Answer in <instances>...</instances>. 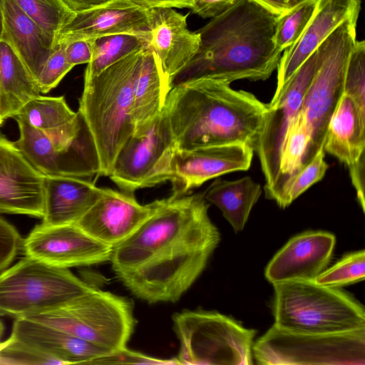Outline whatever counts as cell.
I'll return each mask as SVG.
<instances>
[{"mask_svg":"<svg viewBox=\"0 0 365 365\" xmlns=\"http://www.w3.org/2000/svg\"><path fill=\"white\" fill-rule=\"evenodd\" d=\"M279 16L254 0H237L197 31L198 50L170 88L203 78L232 83L269 78L282 56L274 44Z\"/></svg>","mask_w":365,"mask_h":365,"instance_id":"cell-1","label":"cell"},{"mask_svg":"<svg viewBox=\"0 0 365 365\" xmlns=\"http://www.w3.org/2000/svg\"><path fill=\"white\" fill-rule=\"evenodd\" d=\"M230 84L203 78L170 88L163 110L178 150L242 143L255 150L267 105Z\"/></svg>","mask_w":365,"mask_h":365,"instance_id":"cell-2","label":"cell"},{"mask_svg":"<svg viewBox=\"0 0 365 365\" xmlns=\"http://www.w3.org/2000/svg\"><path fill=\"white\" fill-rule=\"evenodd\" d=\"M144 49L113 63L96 76L84 78L78 111L96 148L98 177H108L119 151L133 135L132 82Z\"/></svg>","mask_w":365,"mask_h":365,"instance_id":"cell-3","label":"cell"},{"mask_svg":"<svg viewBox=\"0 0 365 365\" xmlns=\"http://www.w3.org/2000/svg\"><path fill=\"white\" fill-rule=\"evenodd\" d=\"M220 241L219 230L207 215L178 241L117 277L132 294L150 304L176 302L203 272Z\"/></svg>","mask_w":365,"mask_h":365,"instance_id":"cell-4","label":"cell"},{"mask_svg":"<svg viewBox=\"0 0 365 365\" xmlns=\"http://www.w3.org/2000/svg\"><path fill=\"white\" fill-rule=\"evenodd\" d=\"M274 324L297 332L332 334L365 328L364 306L340 288L314 280L274 284Z\"/></svg>","mask_w":365,"mask_h":365,"instance_id":"cell-5","label":"cell"},{"mask_svg":"<svg viewBox=\"0 0 365 365\" xmlns=\"http://www.w3.org/2000/svg\"><path fill=\"white\" fill-rule=\"evenodd\" d=\"M92 288L67 268L26 256L0 272V315L21 318L47 312Z\"/></svg>","mask_w":365,"mask_h":365,"instance_id":"cell-6","label":"cell"},{"mask_svg":"<svg viewBox=\"0 0 365 365\" xmlns=\"http://www.w3.org/2000/svg\"><path fill=\"white\" fill-rule=\"evenodd\" d=\"M180 341L179 364L250 365L256 330L215 311L184 310L173 316Z\"/></svg>","mask_w":365,"mask_h":365,"instance_id":"cell-7","label":"cell"},{"mask_svg":"<svg viewBox=\"0 0 365 365\" xmlns=\"http://www.w3.org/2000/svg\"><path fill=\"white\" fill-rule=\"evenodd\" d=\"M25 318L61 329L108 352L126 347L135 326L129 299L94 287L60 308Z\"/></svg>","mask_w":365,"mask_h":365,"instance_id":"cell-8","label":"cell"},{"mask_svg":"<svg viewBox=\"0 0 365 365\" xmlns=\"http://www.w3.org/2000/svg\"><path fill=\"white\" fill-rule=\"evenodd\" d=\"M203 193L172 195L158 200L155 212L129 237L113 247L110 262L118 276L133 270L181 238L204 217Z\"/></svg>","mask_w":365,"mask_h":365,"instance_id":"cell-9","label":"cell"},{"mask_svg":"<svg viewBox=\"0 0 365 365\" xmlns=\"http://www.w3.org/2000/svg\"><path fill=\"white\" fill-rule=\"evenodd\" d=\"M264 365H364L365 328L332 334L303 333L273 324L252 346Z\"/></svg>","mask_w":365,"mask_h":365,"instance_id":"cell-10","label":"cell"},{"mask_svg":"<svg viewBox=\"0 0 365 365\" xmlns=\"http://www.w3.org/2000/svg\"><path fill=\"white\" fill-rule=\"evenodd\" d=\"M358 17L353 16L345 19L323 42L321 65L296 115L311 137L314 157L324 148L329 120L343 93L347 61L356 41Z\"/></svg>","mask_w":365,"mask_h":365,"instance_id":"cell-11","label":"cell"},{"mask_svg":"<svg viewBox=\"0 0 365 365\" xmlns=\"http://www.w3.org/2000/svg\"><path fill=\"white\" fill-rule=\"evenodd\" d=\"M176 149L168 118L163 109L146 132L133 135L126 141L108 177L120 191L131 194L170 182Z\"/></svg>","mask_w":365,"mask_h":365,"instance_id":"cell-12","label":"cell"},{"mask_svg":"<svg viewBox=\"0 0 365 365\" xmlns=\"http://www.w3.org/2000/svg\"><path fill=\"white\" fill-rule=\"evenodd\" d=\"M324 56L323 43L291 77L280 96L271 101L264 113L255 151L264 178V191L269 198L276 185L282 148L287 129L299 110L304 94Z\"/></svg>","mask_w":365,"mask_h":365,"instance_id":"cell-13","label":"cell"},{"mask_svg":"<svg viewBox=\"0 0 365 365\" xmlns=\"http://www.w3.org/2000/svg\"><path fill=\"white\" fill-rule=\"evenodd\" d=\"M113 247L93 238L75 224L37 225L23 241L26 256L68 268L110 261Z\"/></svg>","mask_w":365,"mask_h":365,"instance_id":"cell-14","label":"cell"},{"mask_svg":"<svg viewBox=\"0 0 365 365\" xmlns=\"http://www.w3.org/2000/svg\"><path fill=\"white\" fill-rule=\"evenodd\" d=\"M254 149L242 143L192 150L176 149L172 165V195H183L220 175L245 171L252 164Z\"/></svg>","mask_w":365,"mask_h":365,"instance_id":"cell-15","label":"cell"},{"mask_svg":"<svg viewBox=\"0 0 365 365\" xmlns=\"http://www.w3.org/2000/svg\"><path fill=\"white\" fill-rule=\"evenodd\" d=\"M131 34L150 38L149 9L128 0H111L76 12L57 34L53 47L78 39Z\"/></svg>","mask_w":365,"mask_h":365,"instance_id":"cell-16","label":"cell"},{"mask_svg":"<svg viewBox=\"0 0 365 365\" xmlns=\"http://www.w3.org/2000/svg\"><path fill=\"white\" fill-rule=\"evenodd\" d=\"M158 202L156 200L142 205L134 194L107 188L75 225L93 238L113 247L155 212Z\"/></svg>","mask_w":365,"mask_h":365,"instance_id":"cell-17","label":"cell"},{"mask_svg":"<svg viewBox=\"0 0 365 365\" xmlns=\"http://www.w3.org/2000/svg\"><path fill=\"white\" fill-rule=\"evenodd\" d=\"M43 212L44 176L0 135V213L42 218Z\"/></svg>","mask_w":365,"mask_h":365,"instance_id":"cell-18","label":"cell"},{"mask_svg":"<svg viewBox=\"0 0 365 365\" xmlns=\"http://www.w3.org/2000/svg\"><path fill=\"white\" fill-rule=\"evenodd\" d=\"M335 243V236L324 231H307L293 237L267 265V280L274 284L314 279L329 263Z\"/></svg>","mask_w":365,"mask_h":365,"instance_id":"cell-19","label":"cell"},{"mask_svg":"<svg viewBox=\"0 0 365 365\" xmlns=\"http://www.w3.org/2000/svg\"><path fill=\"white\" fill-rule=\"evenodd\" d=\"M361 0H319L317 11L299 40L284 51L277 66V86L271 101L277 99L308 57L345 19L359 16Z\"/></svg>","mask_w":365,"mask_h":365,"instance_id":"cell-20","label":"cell"},{"mask_svg":"<svg viewBox=\"0 0 365 365\" xmlns=\"http://www.w3.org/2000/svg\"><path fill=\"white\" fill-rule=\"evenodd\" d=\"M149 47L154 52L170 88L173 79L197 51L200 35L187 29V16L174 8H153L149 9Z\"/></svg>","mask_w":365,"mask_h":365,"instance_id":"cell-21","label":"cell"},{"mask_svg":"<svg viewBox=\"0 0 365 365\" xmlns=\"http://www.w3.org/2000/svg\"><path fill=\"white\" fill-rule=\"evenodd\" d=\"M91 180L70 176H44V212L48 225L75 224L105 193Z\"/></svg>","mask_w":365,"mask_h":365,"instance_id":"cell-22","label":"cell"},{"mask_svg":"<svg viewBox=\"0 0 365 365\" xmlns=\"http://www.w3.org/2000/svg\"><path fill=\"white\" fill-rule=\"evenodd\" d=\"M11 336L61 364H88L110 353L61 329L25 317L16 318Z\"/></svg>","mask_w":365,"mask_h":365,"instance_id":"cell-23","label":"cell"},{"mask_svg":"<svg viewBox=\"0 0 365 365\" xmlns=\"http://www.w3.org/2000/svg\"><path fill=\"white\" fill-rule=\"evenodd\" d=\"M170 88L154 52L143 50L132 82L131 111L135 135L146 132L162 113Z\"/></svg>","mask_w":365,"mask_h":365,"instance_id":"cell-24","label":"cell"},{"mask_svg":"<svg viewBox=\"0 0 365 365\" xmlns=\"http://www.w3.org/2000/svg\"><path fill=\"white\" fill-rule=\"evenodd\" d=\"M1 38L11 45L36 81L53 49L54 38L27 16L14 0H4Z\"/></svg>","mask_w":365,"mask_h":365,"instance_id":"cell-25","label":"cell"},{"mask_svg":"<svg viewBox=\"0 0 365 365\" xmlns=\"http://www.w3.org/2000/svg\"><path fill=\"white\" fill-rule=\"evenodd\" d=\"M365 116L342 93L329 120L324 149L348 168L364 158Z\"/></svg>","mask_w":365,"mask_h":365,"instance_id":"cell-26","label":"cell"},{"mask_svg":"<svg viewBox=\"0 0 365 365\" xmlns=\"http://www.w3.org/2000/svg\"><path fill=\"white\" fill-rule=\"evenodd\" d=\"M36 80L11 45L0 40V125L40 95Z\"/></svg>","mask_w":365,"mask_h":365,"instance_id":"cell-27","label":"cell"},{"mask_svg":"<svg viewBox=\"0 0 365 365\" xmlns=\"http://www.w3.org/2000/svg\"><path fill=\"white\" fill-rule=\"evenodd\" d=\"M262 192L261 185L250 176L234 180L217 179L204 192L235 232L242 231Z\"/></svg>","mask_w":365,"mask_h":365,"instance_id":"cell-28","label":"cell"},{"mask_svg":"<svg viewBox=\"0 0 365 365\" xmlns=\"http://www.w3.org/2000/svg\"><path fill=\"white\" fill-rule=\"evenodd\" d=\"M149 41L148 37L131 34L95 38L93 57L87 64L84 78L96 76L128 56L148 47Z\"/></svg>","mask_w":365,"mask_h":365,"instance_id":"cell-29","label":"cell"},{"mask_svg":"<svg viewBox=\"0 0 365 365\" xmlns=\"http://www.w3.org/2000/svg\"><path fill=\"white\" fill-rule=\"evenodd\" d=\"M76 114L77 112L68 106L63 96L48 97L40 94L29 99L14 118L48 132L69 123Z\"/></svg>","mask_w":365,"mask_h":365,"instance_id":"cell-30","label":"cell"},{"mask_svg":"<svg viewBox=\"0 0 365 365\" xmlns=\"http://www.w3.org/2000/svg\"><path fill=\"white\" fill-rule=\"evenodd\" d=\"M19 138L14 142L30 164L43 176H56V150L48 135L26 122L15 119Z\"/></svg>","mask_w":365,"mask_h":365,"instance_id":"cell-31","label":"cell"},{"mask_svg":"<svg viewBox=\"0 0 365 365\" xmlns=\"http://www.w3.org/2000/svg\"><path fill=\"white\" fill-rule=\"evenodd\" d=\"M319 0H305L278 16L274 35L277 50L282 53L301 37L314 16Z\"/></svg>","mask_w":365,"mask_h":365,"instance_id":"cell-32","label":"cell"},{"mask_svg":"<svg viewBox=\"0 0 365 365\" xmlns=\"http://www.w3.org/2000/svg\"><path fill=\"white\" fill-rule=\"evenodd\" d=\"M19 8L54 40L73 16V11L63 0H14Z\"/></svg>","mask_w":365,"mask_h":365,"instance_id":"cell-33","label":"cell"},{"mask_svg":"<svg viewBox=\"0 0 365 365\" xmlns=\"http://www.w3.org/2000/svg\"><path fill=\"white\" fill-rule=\"evenodd\" d=\"M365 277V251L347 253L314 280L316 283L334 288L363 281Z\"/></svg>","mask_w":365,"mask_h":365,"instance_id":"cell-34","label":"cell"},{"mask_svg":"<svg viewBox=\"0 0 365 365\" xmlns=\"http://www.w3.org/2000/svg\"><path fill=\"white\" fill-rule=\"evenodd\" d=\"M343 93L356 104L365 116V42L356 41L349 54L343 83Z\"/></svg>","mask_w":365,"mask_h":365,"instance_id":"cell-35","label":"cell"},{"mask_svg":"<svg viewBox=\"0 0 365 365\" xmlns=\"http://www.w3.org/2000/svg\"><path fill=\"white\" fill-rule=\"evenodd\" d=\"M325 153L324 148H322L312 160L292 178L286 193L287 207L324 178L329 168L325 160Z\"/></svg>","mask_w":365,"mask_h":365,"instance_id":"cell-36","label":"cell"},{"mask_svg":"<svg viewBox=\"0 0 365 365\" xmlns=\"http://www.w3.org/2000/svg\"><path fill=\"white\" fill-rule=\"evenodd\" d=\"M0 364H61L29 344L10 336L0 342Z\"/></svg>","mask_w":365,"mask_h":365,"instance_id":"cell-37","label":"cell"},{"mask_svg":"<svg viewBox=\"0 0 365 365\" xmlns=\"http://www.w3.org/2000/svg\"><path fill=\"white\" fill-rule=\"evenodd\" d=\"M66 59L65 45H56L36 79L41 93H46L58 86L73 68Z\"/></svg>","mask_w":365,"mask_h":365,"instance_id":"cell-38","label":"cell"},{"mask_svg":"<svg viewBox=\"0 0 365 365\" xmlns=\"http://www.w3.org/2000/svg\"><path fill=\"white\" fill-rule=\"evenodd\" d=\"M88 364H179L176 357L161 359L148 356L140 352L127 349L126 347L96 357Z\"/></svg>","mask_w":365,"mask_h":365,"instance_id":"cell-39","label":"cell"},{"mask_svg":"<svg viewBox=\"0 0 365 365\" xmlns=\"http://www.w3.org/2000/svg\"><path fill=\"white\" fill-rule=\"evenodd\" d=\"M23 241L16 229L0 217V272L22 251Z\"/></svg>","mask_w":365,"mask_h":365,"instance_id":"cell-40","label":"cell"},{"mask_svg":"<svg viewBox=\"0 0 365 365\" xmlns=\"http://www.w3.org/2000/svg\"><path fill=\"white\" fill-rule=\"evenodd\" d=\"M95 39H78L65 44V53L68 62L73 66L91 62Z\"/></svg>","mask_w":365,"mask_h":365,"instance_id":"cell-41","label":"cell"},{"mask_svg":"<svg viewBox=\"0 0 365 365\" xmlns=\"http://www.w3.org/2000/svg\"><path fill=\"white\" fill-rule=\"evenodd\" d=\"M237 0H192L194 14L202 18H214L231 7Z\"/></svg>","mask_w":365,"mask_h":365,"instance_id":"cell-42","label":"cell"},{"mask_svg":"<svg viewBox=\"0 0 365 365\" xmlns=\"http://www.w3.org/2000/svg\"><path fill=\"white\" fill-rule=\"evenodd\" d=\"M364 158L349 167L350 178L355 188L358 201L362 210H365L364 198Z\"/></svg>","mask_w":365,"mask_h":365,"instance_id":"cell-43","label":"cell"},{"mask_svg":"<svg viewBox=\"0 0 365 365\" xmlns=\"http://www.w3.org/2000/svg\"><path fill=\"white\" fill-rule=\"evenodd\" d=\"M147 9L158 7L191 9L192 0H128Z\"/></svg>","mask_w":365,"mask_h":365,"instance_id":"cell-44","label":"cell"},{"mask_svg":"<svg viewBox=\"0 0 365 365\" xmlns=\"http://www.w3.org/2000/svg\"><path fill=\"white\" fill-rule=\"evenodd\" d=\"M63 2L74 12L88 10L108 3L111 0H63Z\"/></svg>","mask_w":365,"mask_h":365,"instance_id":"cell-45","label":"cell"},{"mask_svg":"<svg viewBox=\"0 0 365 365\" xmlns=\"http://www.w3.org/2000/svg\"><path fill=\"white\" fill-rule=\"evenodd\" d=\"M263 6H266L269 9L272 10L278 15H281L290 9L280 0H254Z\"/></svg>","mask_w":365,"mask_h":365,"instance_id":"cell-46","label":"cell"},{"mask_svg":"<svg viewBox=\"0 0 365 365\" xmlns=\"http://www.w3.org/2000/svg\"><path fill=\"white\" fill-rule=\"evenodd\" d=\"M4 0H0V40L4 33Z\"/></svg>","mask_w":365,"mask_h":365,"instance_id":"cell-47","label":"cell"},{"mask_svg":"<svg viewBox=\"0 0 365 365\" xmlns=\"http://www.w3.org/2000/svg\"><path fill=\"white\" fill-rule=\"evenodd\" d=\"M305 0H288L287 6L289 9H292Z\"/></svg>","mask_w":365,"mask_h":365,"instance_id":"cell-48","label":"cell"},{"mask_svg":"<svg viewBox=\"0 0 365 365\" xmlns=\"http://www.w3.org/2000/svg\"><path fill=\"white\" fill-rule=\"evenodd\" d=\"M282 2H283L284 4H285L287 6V1L288 0H280Z\"/></svg>","mask_w":365,"mask_h":365,"instance_id":"cell-49","label":"cell"}]
</instances>
